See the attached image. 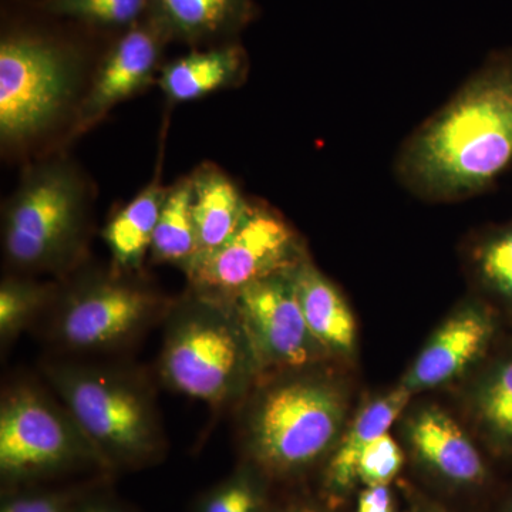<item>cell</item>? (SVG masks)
<instances>
[{
    "label": "cell",
    "mask_w": 512,
    "mask_h": 512,
    "mask_svg": "<svg viewBox=\"0 0 512 512\" xmlns=\"http://www.w3.org/2000/svg\"><path fill=\"white\" fill-rule=\"evenodd\" d=\"M412 394L402 384L399 389L373 400L357 414L349 431L340 436L338 447L330 457L326 470V484L330 490L340 493L355 483L363 451L379 437L389 433L394 421L406 409Z\"/></svg>",
    "instance_id": "cell-18"
},
{
    "label": "cell",
    "mask_w": 512,
    "mask_h": 512,
    "mask_svg": "<svg viewBox=\"0 0 512 512\" xmlns=\"http://www.w3.org/2000/svg\"><path fill=\"white\" fill-rule=\"evenodd\" d=\"M281 512H322L319 508L313 507L311 504H298L285 508Z\"/></svg>",
    "instance_id": "cell-30"
},
{
    "label": "cell",
    "mask_w": 512,
    "mask_h": 512,
    "mask_svg": "<svg viewBox=\"0 0 512 512\" xmlns=\"http://www.w3.org/2000/svg\"><path fill=\"white\" fill-rule=\"evenodd\" d=\"M402 466V450L387 433L363 451L357 467V480L366 485H387L399 474Z\"/></svg>",
    "instance_id": "cell-27"
},
{
    "label": "cell",
    "mask_w": 512,
    "mask_h": 512,
    "mask_svg": "<svg viewBox=\"0 0 512 512\" xmlns=\"http://www.w3.org/2000/svg\"><path fill=\"white\" fill-rule=\"evenodd\" d=\"M494 332V315L487 306L480 303L464 306L431 336L403 386L414 393L451 382L483 355Z\"/></svg>",
    "instance_id": "cell-12"
},
{
    "label": "cell",
    "mask_w": 512,
    "mask_h": 512,
    "mask_svg": "<svg viewBox=\"0 0 512 512\" xmlns=\"http://www.w3.org/2000/svg\"><path fill=\"white\" fill-rule=\"evenodd\" d=\"M150 15L170 39L205 42L232 35L255 16L252 0H151Z\"/></svg>",
    "instance_id": "cell-16"
},
{
    "label": "cell",
    "mask_w": 512,
    "mask_h": 512,
    "mask_svg": "<svg viewBox=\"0 0 512 512\" xmlns=\"http://www.w3.org/2000/svg\"><path fill=\"white\" fill-rule=\"evenodd\" d=\"M247 73V53L238 45L195 52L167 64L158 84L168 99L185 103L227 89Z\"/></svg>",
    "instance_id": "cell-17"
},
{
    "label": "cell",
    "mask_w": 512,
    "mask_h": 512,
    "mask_svg": "<svg viewBox=\"0 0 512 512\" xmlns=\"http://www.w3.org/2000/svg\"><path fill=\"white\" fill-rule=\"evenodd\" d=\"M356 512H394L392 493L387 485H367L360 494Z\"/></svg>",
    "instance_id": "cell-28"
},
{
    "label": "cell",
    "mask_w": 512,
    "mask_h": 512,
    "mask_svg": "<svg viewBox=\"0 0 512 512\" xmlns=\"http://www.w3.org/2000/svg\"><path fill=\"white\" fill-rule=\"evenodd\" d=\"M74 47L35 32L0 43V140L3 147L35 141L63 119L82 83Z\"/></svg>",
    "instance_id": "cell-7"
},
{
    "label": "cell",
    "mask_w": 512,
    "mask_h": 512,
    "mask_svg": "<svg viewBox=\"0 0 512 512\" xmlns=\"http://www.w3.org/2000/svg\"><path fill=\"white\" fill-rule=\"evenodd\" d=\"M57 292L56 285L37 282L28 275L3 279L0 285V345L3 352L49 311Z\"/></svg>",
    "instance_id": "cell-21"
},
{
    "label": "cell",
    "mask_w": 512,
    "mask_h": 512,
    "mask_svg": "<svg viewBox=\"0 0 512 512\" xmlns=\"http://www.w3.org/2000/svg\"><path fill=\"white\" fill-rule=\"evenodd\" d=\"M511 164L512 49H504L416 128L394 168L421 200L453 202L483 194Z\"/></svg>",
    "instance_id": "cell-1"
},
{
    "label": "cell",
    "mask_w": 512,
    "mask_h": 512,
    "mask_svg": "<svg viewBox=\"0 0 512 512\" xmlns=\"http://www.w3.org/2000/svg\"><path fill=\"white\" fill-rule=\"evenodd\" d=\"M468 264L478 286L512 308V220L481 234L471 245Z\"/></svg>",
    "instance_id": "cell-22"
},
{
    "label": "cell",
    "mask_w": 512,
    "mask_h": 512,
    "mask_svg": "<svg viewBox=\"0 0 512 512\" xmlns=\"http://www.w3.org/2000/svg\"><path fill=\"white\" fill-rule=\"evenodd\" d=\"M308 369L282 372L255 394L244 417L249 466L266 476L301 473L338 443L346 399L338 386Z\"/></svg>",
    "instance_id": "cell-4"
},
{
    "label": "cell",
    "mask_w": 512,
    "mask_h": 512,
    "mask_svg": "<svg viewBox=\"0 0 512 512\" xmlns=\"http://www.w3.org/2000/svg\"><path fill=\"white\" fill-rule=\"evenodd\" d=\"M168 190L157 177L106 225L103 237L114 271L134 274L144 264Z\"/></svg>",
    "instance_id": "cell-19"
},
{
    "label": "cell",
    "mask_w": 512,
    "mask_h": 512,
    "mask_svg": "<svg viewBox=\"0 0 512 512\" xmlns=\"http://www.w3.org/2000/svg\"><path fill=\"white\" fill-rule=\"evenodd\" d=\"M306 323L326 352L348 353L356 342V323L336 286L308 258L292 269Z\"/></svg>",
    "instance_id": "cell-15"
},
{
    "label": "cell",
    "mask_w": 512,
    "mask_h": 512,
    "mask_svg": "<svg viewBox=\"0 0 512 512\" xmlns=\"http://www.w3.org/2000/svg\"><path fill=\"white\" fill-rule=\"evenodd\" d=\"M197 252L190 175L168 190L154 231L150 256L158 264L175 265L185 272L194 262Z\"/></svg>",
    "instance_id": "cell-20"
},
{
    "label": "cell",
    "mask_w": 512,
    "mask_h": 512,
    "mask_svg": "<svg viewBox=\"0 0 512 512\" xmlns=\"http://www.w3.org/2000/svg\"><path fill=\"white\" fill-rule=\"evenodd\" d=\"M305 258L291 225L269 208L252 204L235 234L185 275L195 291L232 299L252 282L295 268Z\"/></svg>",
    "instance_id": "cell-9"
},
{
    "label": "cell",
    "mask_w": 512,
    "mask_h": 512,
    "mask_svg": "<svg viewBox=\"0 0 512 512\" xmlns=\"http://www.w3.org/2000/svg\"><path fill=\"white\" fill-rule=\"evenodd\" d=\"M292 269L252 282L232 298L261 375L309 369L326 353L306 323Z\"/></svg>",
    "instance_id": "cell-10"
},
{
    "label": "cell",
    "mask_w": 512,
    "mask_h": 512,
    "mask_svg": "<svg viewBox=\"0 0 512 512\" xmlns=\"http://www.w3.org/2000/svg\"><path fill=\"white\" fill-rule=\"evenodd\" d=\"M248 467L202 495L195 512H262V491Z\"/></svg>",
    "instance_id": "cell-25"
},
{
    "label": "cell",
    "mask_w": 512,
    "mask_h": 512,
    "mask_svg": "<svg viewBox=\"0 0 512 512\" xmlns=\"http://www.w3.org/2000/svg\"><path fill=\"white\" fill-rule=\"evenodd\" d=\"M167 40L170 36L151 15L128 28L111 47L89 92L77 104L73 134L79 136L96 126L114 106L147 87Z\"/></svg>",
    "instance_id": "cell-11"
},
{
    "label": "cell",
    "mask_w": 512,
    "mask_h": 512,
    "mask_svg": "<svg viewBox=\"0 0 512 512\" xmlns=\"http://www.w3.org/2000/svg\"><path fill=\"white\" fill-rule=\"evenodd\" d=\"M42 370L107 473L163 460L167 440L156 392L140 370L76 360H49Z\"/></svg>",
    "instance_id": "cell-2"
},
{
    "label": "cell",
    "mask_w": 512,
    "mask_h": 512,
    "mask_svg": "<svg viewBox=\"0 0 512 512\" xmlns=\"http://www.w3.org/2000/svg\"><path fill=\"white\" fill-rule=\"evenodd\" d=\"M104 471L99 454L55 393L16 380L0 400V477L22 490L77 471Z\"/></svg>",
    "instance_id": "cell-6"
},
{
    "label": "cell",
    "mask_w": 512,
    "mask_h": 512,
    "mask_svg": "<svg viewBox=\"0 0 512 512\" xmlns=\"http://www.w3.org/2000/svg\"><path fill=\"white\" fill-rule=\"evenodd\" d=\"M92 493L87 485L60 490H15L3 498L0 512H73Z\"/></svg>",
    "instance_id": "cell-26"
},
{
    "label": "cell",
    "mask_w": 512,
    "mask_h": 512,
    "mask_svg": "<svg viewBox=\"0 0 512 512\" xmlns=\"http://www.w3.org/2000/svg\"><path fill=\"white\" fill-rule=\"evenodd\" d=\"M42 8L93 25L131 28L150 15L151 0H43Z\"/></svg>",
    "instance_id": "cell-24"
},
{
    "label": "cell",
    "mask_w": 512,
    "mask_h": 512,
    "mask_svg": "<svg viewBox=\"0 0 512 512\" xmlns=\"http://www.w3.org/2000/svg\"><path fill=\"white\" fill-rule=\"evenodd\" d=\"M86 237V185L72 164L30 168L3 212V252L20 275L60 274Z\"/></svg>",
    "instance_id": "cell-5"
},
{
    "label": "cell",
    "mask_w": 512,
    "mask_h": 512,
    "mask_svg": "<svg viewBox=\"0 0 512 512\" xmlns=\"http://www.w3.org/2000/svg\"><path fill=\"white\" fill-rule=\"evenodd\" d=\"M73 512H133L130 508L106 495L89 494Z\"/></svg>",
    "instance_id": "cell-29"
},
{
    "label": "cell",
    "mask_w": 512,
    "mask_h": 512,
    "mask_svg": "<svg viewBox=\"0 0 512 512\" xmlns=\"http://www.w3.org/2000/svg\"><path fill=\"white\" fill-rule=\"evenodd\" d=\"M476 412L495 447L512 453V359L495 363L478 384Z\"/></svg>",
    "instance_id": "cell-23"
},
{
    "label": "cell",
    "mask_w": 512,
    "mask_h": 512,
    "mask_svg": "<svg viewBox=\"0 0 512 512\" xmlns=\"http://www.w3.org/2000/svg\"><path fill=\"white\" fill-rule=\"evenodd\" d=\"M164 320L157 369L168 389L224 409L261 376L232 299L190 288L173 302Z\"/></svg>",
    "instance_id": "cell-3"
},
{
    "label": "cell",
    "mask_w": 512,
    "mask_h": 512,
    "mask_svg": "<svg viewBox=\"0 0 512 512\" xmlns=\"http://www.w3.org/2000/svg\"><path fill=\"white\" fill-rule=\"evenodd\" d=\"M173 302L133 274L113 269L57 292L47 311L46 336L73 355L123 349L165 319Z\"/></svg>",
    "instance_id": "cell-8"
},
{
    "label": "cell",
    "mask_w": 512,
    "mask_h": 512,
    "mask_svg": "<svg viewBox=\"0 0 512 512\" xmlns=\"http://www.w3.org/2000/svg\"><path fill=\"white\" fill-rule=\"evenodd\" d=\"M191 181L192 218L198 247L195 262L217 251L235 234L252 204L215 165H204L191 175Z\"/></svg>",
    "instance_id": "cell-14"
},
{
    "label": "cell",
    "mask_w": 512,
    "mask_h": 512,
    "mask_svg": "<svg viewBox=\"0 0 512 512\" xmlns=\"http://www.w3.org/2000/svg\"><path fill=\"white\" fill-rule=\"evenodd\" d=\"M431 512H444V511H431Z\"/></svg>",
    "instance_id": "cell-31"
},
{
    "label": "cell",
    "mask_w": 512,
    "mask_h": 512,
    "mask_svg": "<svg viewBox=\"0 0 512 512\" xmlns=\"http://www.w3.org/2000/svg\"><path fill=\"white\" fill-rule=\"evenodd\" d=\"M409 439L421 460L457 484L483 483L480 451L456 421L439 409H426L410 420Z\"/></svg>",
    "instance_id": "cell-13"
}]
</instances>
